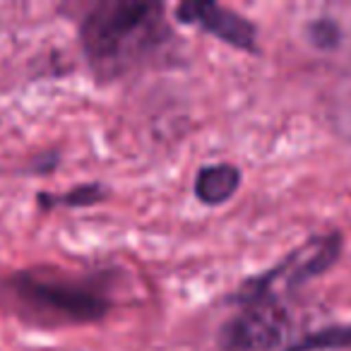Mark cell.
I'll return each instance as SVG.
<instances>
[{
  "mask_svg": "<svg viewBox=\"0 0 351 351\" xmlns=\"http://www.w3.org/2000/svg\"><path fill=\"white\" fill-rule=\"evenodd\" d=\"M84 58L101 82L149 65L171 41L164 5L147 0H104L80 25Z\"/></svg>",
  "mask_w": 351,
  "mask_h": 351,
  "instance_id": "6da1fadb",
  "label": "cell"
},
{
  "mask_svg": "<svg viewBox=\"0 0 351 351\" xmlns=\"http://www.w3.org/2000/svg\"><path fill=\"white\" fill-rule=\"evenodd\" d=\"M0 298L29 325L65 327L97 322L111 308L106 293L77 279L46 272H17L0 284Z\"/></svg>",
  "mask_w": 351,
  "mask_h": 351,
  "instance_id": "7a4b0ae2",
  "label": "cell"
},
{
  "mask_svg": "<svg viewBox=\"0 0 351 351\" xmlns=\"http://www.w3.org/2000/svg\"><path fill=\"white\" fill-rule=\"evenodd\" d=\"M293 320L274 296L241 301V308L219 330L221 351H287Z\"/></svg>",
  "mask_w": 351,
  "mask_h": 351,
  "instance_id": "3957f363",
  "label": "cell"
},
{
  "mask_svg": "<svg viewBox=\"0 0 351 351\" xmlns=\"http://www.w3.org/2000/svg\"><path fill=\"white\" fill-rule=\"evenodd\" d=\"M178 22L193 25L207 34L217 36L231 49L258 53V32L243 15H236L229 8L215 5V3H183L176 8Z\"/></svg>",
  "mask_w": 351,
  "mask_h": 351,
  "instance_id": "277c9868",
  "label": "cell"
},
{
  "mask_svg": "<svg viewBox=\"0 0 351 351\" xmlns=\"http://www.w3.org/2000/svg\"><path fill=\"white\" fill-rule=\"evenodd\" d=\"M339 253H341L339 234L317 236V239L308 241L306 245L296 248L291 255H287V258H284L277 267L269 269L267 274L272 279L282 277L287 289H296V287H301V284L325 274L327 269L337 263Z\"/></svg>",
  "mask_w": 351,
  "mask_h": 351,
  "instance_id": "5b68a950",
  "label": "cell"
},
{
  "mask_svg": "<svg viewBox=\"0 0 351 351\" xmlns=\"http://www.w3.org/2000/svg\"><path fill=\"white\" fill-rule=\"evenodd\" d=\"M241 186V171L231 164H212L197 171L195 195L202 205L219 207L236 195Z\"/></svg>",
  "mask_w": 351,
  "mask_h": 351,
  "instance_id": "8992f818",
  "label": "cell"
},
{
  "mask_svg": "<svg viewBox=\"0 0 351 351\" xmlns=\"http://www.w3.org/2000/svg\"><path fill=\"white\" fill-rule=\"evenodd\" d=\"M351 349V325H330L291 341L287 351H341Z\"/></svg>",
  "mask_w": 351,
  "mask_h": 351,
  "instance_id": "52a82bcc",
  "label": "cell"
},
{
  "mask_svg": "<svg viewBox=\"0 0 351 351\" xmlns=\"http://www.w3.org/2000/svg\"><path fill=\"white\" fill-rule=\"evenodd\" d=\"M104 197V188L101 186H80L73 188L70 193L60 197H49V195H41V205L44 207H53V205H65V207H87L94 205Z\"/></svg>",
  "mask_w": 351,
  "mask_h": 351,
  "instance_id": "ba28073f",
  "label": "cell"
},
{
  "mask_svg": "<svg viewBox=\"0 0 351 351\" xmlns=\"http://www.w3.org/2000/svg\"><path fill=\"white\" fill-rule=\"evenodd\" d=\"M308 39H311V44L315 46V49H335L337 44H339V27L335 25V22L330 20H315L308 25L306 29Z\"/></svg>",
  "mask_w": 351,
  "mask_h": 351,
  "instance_id": "9c48e42d",
  "label": "cell"
}]
</instances>
